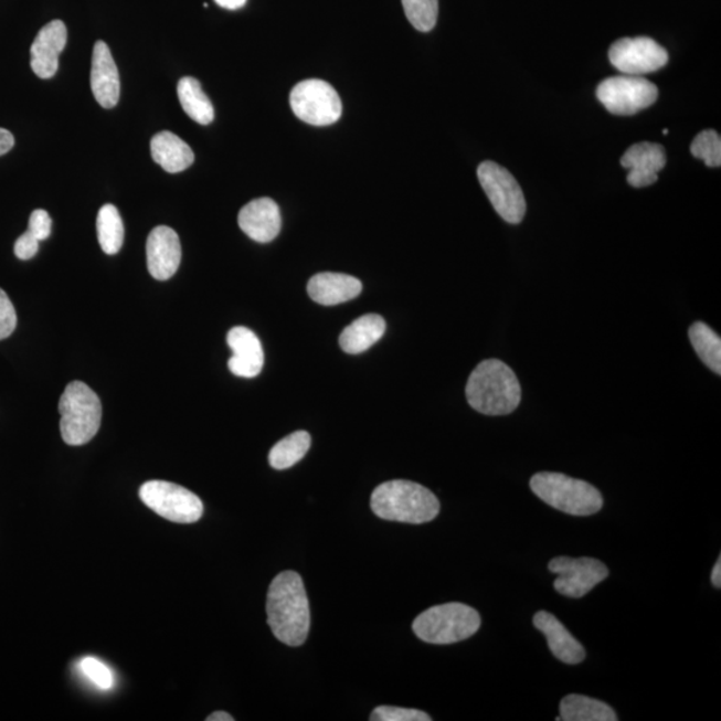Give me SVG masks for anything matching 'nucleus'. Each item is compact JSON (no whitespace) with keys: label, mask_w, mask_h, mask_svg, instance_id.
Listing matches in <instances>:
<instances>
[{"label":"nucleus","mask_w":721,"mask_h":721,"mask_svg":"<svg viewBox=\"0 0 721 721\" xmlns=\"http://www.w3.org/2000/svg\"><path fill=\"white\" fill-rule=\"evenodd\" d=\"M267 624L280 643L299 647L310 629L309 600L301 576L293 571L274 577L266 602Z\"/></svg>","instance_id":"obj_1"},{"label":"nucleus","mask_w":721,"mask_h":721,"mask_svg":"<svg viewBox=\"0 0 721 721\" xmlns=\"http://www.w3.org/2000/svg\"><path fill=\"white\" fill-rule=\"evenodd\" d=\"M468 404L485 416H507L519 407L521 385L506 362L490 359L476 367L468 380Z\"/></svg>","instance_id":"obj_2"},{"label":"nucleus","mask_w":721,"mask_h":721,"mask_svg":"<svg viewBox=\"0 0 721 721\" xmlns=\"http://www.w3.org/2000/svg\"><path fill=\"white\" fill-rule=\"evenodd\" d=\"M370 508L382 520L425 524L438 516L439 501L423 485L393 480L374 489L370 497Z\"/></svg>","instance_id":"obj_3"},{"label":"nucleus","mask_w":721,"mask_h":721,"mask_svg":"<svg viewBox=\"0 0 721 721\" xmlns=\"http://www.w3.org/2000/svg\"><path fill=\"white\" fill-rule=\"evenodd\" d=\"M531 489L548 506L572 516L595 515L604 503L602 494L593 485L553 471L534 475Z\"/></svg>","instance_id":"obj_4"},{"label":"nucleus","mask_w":721,"mask_h":721,"mask_svg":"<svg viewBox=\"0 0 721 721\" xmlns=\"http://www.w3.org/2000/svg\"><path fill=\"white\" fill-rule=\"evenodd\" d=\"M57 407L63 442L72 446L91 443L102 423V404L97 393L85 382H70Z\"/></svg>","instance_id":"obj_5"},{"label":"nucleus","mask_w":721,"mask_h":721,"mask_svg":"<svg viewBox=\"0 0 721 721\" xmlns=\"http://www.w3.org/2000/svg\"><path fill=\"white\" fill-rule=\"evenodd\" d=\"M480 627L481 617L478 612L462 603L436 605L413 622V630L418 639L438 646L467 640Z\"/></svg>","instance_id":"obj_6"},{"label":"nucleus","mask_w":721,"mask_h":721,"mask_svg":"<svg viewBox=\"0 0 721 721\" xmlns=\"http://www.w3.org/2000/svg\"><path fill=\"white\" fill-rule=\"evenodd\" d=\"M140 500L152 512L177 524H193L203 515V503L197 495L181 485L152 480L139 489Z\"/></svg>","instance_id":"obj_7"},{"label":"nucleus","mask_w":721,"mask_h":721,"mask_svg":"<svg viewBox=\"0 0 721 721\" xmlns=\"http://www.w3.org/2000/svg\"><path fill=\"white\" fill-rule=\"evenodd\" d=\"M290 106L298 119L312 126L333 125L342 114L340 95L321 79H306L293 87Z\"/></svg>","instance_id":"obj_8"},{"label":"nucleus","mask_w":721,"mask_h":721,"mask_svg":"<svg viewBox=\"0 0 721 721\" xmlns=\"http://www.w3.org/2000/svg\"><path fill=\"white\" fill-rule=\"evenodd\" d=\"M477 177L497 214L503 221L519 225L527 214V202L516 178L506 168L492 161L478 166Z\"/></svg>","instance_id":"obj_9"},{"label":"nucleus","mask_w":721,"mask_h":721,"mask_svg":"<svg viewBox=\"0 0 721 721\" xmlns=\"http://www.w3.org/2000/svg\"><path fill=\"white\" fill-rule=\"evenodd\" d=\"M659 97L656 85L643 76H612L600 83L597 98L615 115H634L653 106Z\"/></svg>","instance_id":"obj_10"},{"label":"nucleus","mask_w":721,"mask_h":721,"mask_svg":"<svg viewBox=\"0 0 721 721\" xmlns=\"http://www.w3.org/2000/svg\"><path fill=\"white\" fill-rule=\"evenodd\" d=\"M612 66L625 75L642 76L665 67L667 50L648 36L623 38L609 49Z\"/></svg>","instance_id":"obj_11"},{"label":"nucleus","mask_w":721,"mask_h":721,"mask_svg":"<svg viewBox=\"0 0 721 721\" xmlns=\"http://www.w3.org/2000/svg\"><path fill=\"white\" fill-rule=\"evenodd\" d=\"M548 566L552 573L558 574L554 590L560 595L573 598L589 595L596 585L609 576L607 565L591 558L560 556L553 559Z\"/></svg>","instance_id":"obj_12"},{"label":"nucleus","mask_w":721,"mask_h":721,"mask_svg":"<svg viewBox=\"0 0 721 721\" xmlns=\"http://www.w3.org/2000/svg\"><path fill=\"white\" fill-rule=\"evenodd\" d=\"M148 269L152 278L170 279L178 271L182 259V247L178 234L168 226L151 230L146 245Z\"/></svg>","instance_id":"obj_13"},{"label":"nucleus","mask_w":721,"mask_h":721,"mask_svg":"<svg viewBox=\"0 0 721 721\" xmlns=\"http://www.w3.org/2000/svg\"><path fill=\"white\" fill-rule=\"evenodd\" d=\"M227 344L233 352L227 362L230 372L242 379H254L263 372L264 349L254 331L244 327L230 329Z\"/></svg>","instance_id":"obj_14"},{"label":"nucleus","mask_w":721,"mask_h":721,"mask_svg":"<svg viewBox=\"0 0 721 721\" xmlns=\"http://www.w3.org/2000/svg\"><path fill=\"white\" fill-rule=\"evenodd\" d=\"M67 43L66 24L53 21L44 25L31 46V68L41 79H50L60 67V55Z\"/></svg>","instance_id":"obj_15"},{"label":"nucleus","mask_w":721,"mask_h":721,"mask_svg":"<svg viewBox=\"0 0 721 721\" xmlns=\"http://www.w3.org/2000/svg\"><path fill=\"white\" fill-rule=\"evenodd\" d=\"M666 163V150L659 144H636L622 158L623 168L629 171L627 181L637 189L656 183Z\"/></svg>","instance_id":"obj_16"},{"label":"nucleus","mask_w":721,"mask_h":721,"mask_svg":"<svg viewBox=\"0 0 721 721\" xmlns=\"http://www.w3.org/2000/svg\"><path fill=\"white\" fill-rule=\"evenodd\" d=\"M238 225L248 238L267 244L277 238L283 226V216L277 203L271 198H258L241 209Z\"/></svg>","instance_id":"obj_17"},{"label":"nucleus","mask_w":721,"mask_h":721,"mask_svg":"<svg viewBox=\"0 0 721 721\" xmlns=\"http://www.w3.org/2000/svg\"><path fill=\"white\" fill-rule=\"evenodd\" d=\"M92 92L98 104L105 108L118 105L120 79L110 49L105 42L95 43L92 65Z\"/></svg>","instance_id":"obj_18"},{"label":"nucleus","mask_w":721,"mask_h":721,"mask_svg":"<svg viewBox=\"0 0 721 721\" xmlns=\"http://www.w3.org/2000/svg\"><path fill=\"white\" fill-rule=\"evenodd\" d=\"M533 625L547 637L548 647L560 661L574 666L585 659V649L582 644L574 639L563 623L550 612H538L533 617Z\"/></svg>","instance_id":"obj_19"},{"label":"nucleus","mask_w":721,"mask_h":721,"mask_svg":"<svg viewBox=\"0 0 721 721\" xmlns=\"http://www.w3.org/2000/svg\"><path fill=\"white\" fill-rule=\"evenodd\" d=\"M360 279L341 273H320L312 276L308 293L312 301L324 306H335L360 296Z\"/></svg>","instance_id":"obj_20"},{"label":"nucleus","mask_w":721,"mask_h":721,"mask_svg":"<svg viewBox=\"0 0 721 721\" xmlns=\"http://www.w3.org/2000/svg\"><path fill=\"white\" fill-rule=\"evenodd\" d=\"M150 149L152 159L171 174L189 169L194 162V152L190 146L170 131L156 134Z\"/></svg>","instance_id":"obj_21"},{"label":"nucleus","mask_w":721,"mask_h":721,"mask_svg":"<svg viewBox=\"0 0 721 721\" xmlns=\"http://www.w3.org/2000/svg\"><path fill=\"white\" fill-rule=\"evenodd\" d=\"M386 322L379 315H367L344 328L340 336V347L344 353L360 354L367 352L384 337Z\"/></svg>","instance_id":"obj_22"},{"label":"nucleus","mask_w":721,"mask_h":721,"mask_svg":"<svg viewBox=\"0 0 721 721\" xmlns=\"http://www.w3.org/2000/svg\"><path fill=\"white\" fill-rule=\"evenodd\" d=\"M560 718L565 721H616L618 719L614 708L583 695H568L561 700Z\"/></svg>","instance_id":"obj_23"},{"label":"nucleus","mask_w":721,"mask_h":721,"mask_svg":"<svg viewBox=\"0 0 721 721\" xmlns=\"http://www.w3.org/2000/svg\"><path fill=\"white\" fill-rule=\"evenodd\" d=\"M178 98H180L183 112L200 125H209L214 120V107L212 100L203 93L201 83L191 76H184L178 83Z\"/></svg>","instance_id":"obj_24"},{"label":"nucleus","mask_w":721,"mask_h":721,"mask_svg":"<svg viewBox=\"0 0 721 721\" xmlns=\"http://www.w3.org/2000/svg\"><path fill=\"white\" fill-rule=\"evenodd\" d=\"M695 352L701 362L710 368L713 373L721 374V340L717 331H713L704 322H695L688 330Z\"/></svg>","instance_id":"obj_25"},{"label":"nucleus","mask_w":721,"mask_h":721,"mask_svg":"<svg viewBox=\"0 0 721 721\" xmlns=\"http://www.w3.org/2000/svg\"><path fill=\"white\" fill-rule=\"evenodd\" d=\"M311 437L308 432L298 431L280 439L269 453L271 467L277 470L289 469L301 462L309 452Z\"/></svg>","instance_id":"obj_26"},{"label":"nucleus","mask_w":721,"mask_h":721,"mask_svg":"<svg viewBox=\"0 0 721 721\" xmlns=\"http://www.w3.org/2000/svg\"><path fill=\"white\" fill-rule=\"evenodd\" d=\"M97 234L102 251L108 255L117 254L124 246L125 226L118 209L102 206L97 219Z\"/></svg>","instance_id":"obj_27"},{"label":"nucleus","mask_w":721,"mask_h":721,"mask_svg":"<svg viewBox=\"0 0 721 721\" xmlns=\"http://www.w3.org/2000/svg\"><path fill=\"white\" fill-rule=\"evenodd\" d=\"M407 21L421 33H430L437 23L438 0H401Z\"/></svg>","instance_id":"obj_28"},{"label":"nucleus","mask_w":721,"mask_h":721,"mask_svg":"<svg viewBox=\"0 0 721 721\" xmlns=\"http://www.w3.org/2000/svg\"><path fill=\"white\" fill-rule=\"evenodd\" d=\"M691 152L695 158L701 159L708 168H720L721 165V138L714 130L701 131L691 145Z\"/></svg>","instance_id":"obj_29"},{"label":"nucleus","mask_w":721,"mask_h":721,"mask_svg":"<svg viewBox=\"0 0 721 721\" xmlns=\"http://www.w3.org/2000/svg\"><path fill=\"white\" fill-rule=\"evenodd\" d=\"M372 721H431L430 714L411 708L381 706L370 714Z\"/></svg>","instance_id":"obj_30"},{"label":"nucleus","mask_w":721,"mask_h":721,"mask_svg":"<svg viewBox=\"0 0 721 721\" xmlns=\"http://www.w3.org/2000/svg\"><path fill=\"white\" fill-rule=\"evenodd\" d=\"M81 669L86 678L100 689H110L114 685V676L110 668L106 667L94 657H86L81 661Z\"/></svg>","instance_id":"obj_31"},{"label":"nucleus","mask_w":721,"mask_h":721,"mask_svg":"<svg viewBox=\"0 0 721 721\" xmlns=\"http://www.w3.org/2000/svg\"><path fill=\"white\" fill-rule=\"evenodd\" d=\"M18 318L14 305L6 291L0 289V340H6L14 333Z\"/></svg>","instance_id":"obj_32"},{"label":"nucleus","mask_w":721,"mask_h":721,"mask_svg":"<svg viewBox=\"0 0 721 721\" xmlns=\"http://www.w3.org/2000/svg\"><path fill=\"white\" fill-rule=\"evenodd\" d=\"M51 226H53V221H51L49 213L41 209L34 210L33 214L30 216L29 232L33 234L38 241L41 242L50 237Z\"/></svg>","instance_id":"obj_33"},{"label":"nucleus","mask_w":721,"mask_h":721,"mask_svg":"<svg viewBox=\"0 0 721 721\" xmlns=\"http://www.w3.org/2000/svg\"><path fill=\"white\" fill-rule=\"evenodd\" d=\"M38 251H40V241L29 230L15 242L14 252L19 259L29 261L34 258Z\"/></svg>","instance_id":"obj_34"},{"label":"nucleus","mask_w":721,"mask_h":721,"mask_svg":"<svg viewBox=\"0 0 721 721\" xmlns=\"http://www.w3.org/2000/svg\"><path fill=\"white\" fill-rule=\"evenodd\" d=\"M15 138L9 130L2 129L0 127V157L8 155V152L14 148Z\"/></svg>","instance_id":"obj_35"},{"label":"nucleus","mask_w":721,"mask_h":721,"mask_svg":"<svg viewBox=\"0 0 721 721\" xmlns=\"http://www.w3.org/2000/svg\"><path fill=\"white\" fill-rule=\"evenodd\" d=\"M215 3L227 10H238L244 8L246 0H215Z\"/></svg>","instance_id":"obj_36"},{"label":"nucleus","mask_w":721,"mask_h":721,"mask_svg":"<svg viewBox=\"0 0 721 721\" xmlns=\"http://www.w3.org/2000/svg\"><path fill=\"white\" fill-rule=\"evenodd\" d=\"M712 584L717 586V589H720L721 586V558L718 559V563L714 564L713 570H712Z\"/></svg>","instance_id":"obj_37"},{"label":"nucleus","mask_w":721,"mask_h":721,"mask_svg":"<svg viewBox=\"0 0 721 721\" xmlns=\"http://www.w3.org/2000/svg\"><path fill=\"white\" fill-rule=\"evenodd\" d=\"M208 721H234L232 714L227 712H214L206 718Z\"/></svg>","instance_id":"obj_38"}]
</instances>
